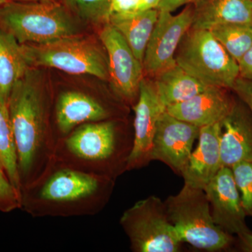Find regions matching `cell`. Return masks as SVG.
Instances as JSON below:
<instances>
[{
	"mask_svg": "<svg viewBox=\"0 0 252 252\" xmlns=\"http://www.w3.org/2000/svg\"><path fill=\"white\" fill-rule=\"evenodd\" d=\"M158 15V9H152L140 12L109 16L108 23L122 34L141 63H143L146 48Z\"/></svg>",
	"mask_w": 252,
	"mask_h": 252,
	"instance_id": "obj_19",
	"label": "cell"
},
{
	"mask_svg": "<svg viewBox=\"0 0 252 252\" xmlns=\"http://www.w3.org/2000/svg\"><path fill=\"white\" fill-rule=\"evenodd\" d=\"M112 0H74L79 15L92 22L108 21Z\"/></svg>",
	"mask_w": 252,
	"mask_h": 252,
	"instance_id": "obj_25",
	"label": "cell"
},
{
	"mask_svg": "<svg viewBox=\"0 0 252 252\" xmlns=\"http://www.w3.org/2000/svg\"><path fill=\"white\" fill-rule=\"evenodd\" d=\"M231 90L246 104L252 114V81L238 77Z\"/></svg>",
	"mask_w": 252,
	"mask_h": 252,
	"instance_id": "obj_28",
	"label": "cell"
},
{
	"mask_svg": "<svg viewBox=\"0 0 252 252\" xmlns=\"http://www.w3.org/2000/svg\"><path fill=\"white\" fill-rule=\"evenodd\" d=\"M133 133L119 119L86 123L56 141L54 160L64 166L117 180L127 172Z\"/></svg>",
	"mask_w": 252,
	"mask_h": 252,
	"instance_id": "obj_3",
	"label": "cell"
},
{
	"mask_svg": "<svg viewBox=\"0 0 252 252\" xmlns=\"http://www.w3.org/2000/svg\"><path fill=\"white\" fill-rule=\"evenodd\" d=\"M0 165H1V167H2V165H1V160H0ZM4 169V168H3Z\"/></svg>",
	"mask_w": 252,
	"mask_h": 252,
	"instance_id": "obj_35",
	"label": "cell"
},
{
	"mask_svg": "<svg viewBox=\"0 0 252 252\" xmlns=\"http://www.w3.org/2000/svg\"><path fill=\"white\" fill-rule=\"evenodd\" d=\"M175 59L178 65L206 86L231 90L239 77L238 63L209 30L190 28Z\"/></svg>",
	"mask_w": 252,
	"mask_h": 252,
	"instance_id": "obj_6",
	"label": "cell"
},
{
	"mask_svg": "<svg viewBox=\"0 0 252 252\" xmlns=\"http://www.w3.org/2000/svg\"><path fill=\"white\" fill-rule=\"evenodd\" d=\"M200 127L177 119L165 111L158 121L152 160H159L182 176Z\"/></svg>",
	"mask_w": 252,
	"mask_h": 252,
	"instance_id": "obj_13",
	"label": "cell"
},
{
	"mask_svg": "<svg viewBox=\"0 0 252 252\" xmlns=\"http://www.w3.org/2000/svg\"><path fill=\"white\" fill-rule=\"evenodd\" d=\"M247 216L252 217V162H237L230 167Z\"/></svg>",
	"mask_w": 252,
	"mask_h": 252,
	"instance_id": "obj_24",
	"label": "cell"
},
{
	"mask_svg": "<svg viewBox=\"0 0 252 252\" xmlns=\"http://www.w3.org/2000/svg\"><path fill=\"white\" fill-rule=\"evenodd\" d=\"M160 1V0H112L110 15L130 14L158 9Z\"/></svg>",
	"mask_w": 252,
	"mask_h": 252,
	"instance_id": "obj_27",
	"label": "cell"
},
{
	"mask_svg": "<svg viewBox=\"0 0 252 252\" xmlns=\"http://www.w3.org/2000/svg\"><path fill=\"white\" fill-rule=\"evenodd\" d=\"M99 39L107 54L109 79L114 94L126 104L135 105L144 78L143 64L110 23L102 28Z\"/></svg>",
	"mask_w": 252,
	"mask_h": 252,
	"instance_id": "obj_10",
	"label": "cell"
},
{
	"mask_svg": "<svg viewBox=\"0 0 252 252\" xmlns=\"http://www.w3.org/2000/svg\"><path fill=\"white\" fill-rule=\"evenodd\" d=\"M133 109V145L127 162V171L142 168L152 161V148L158 121L165 111L154 81L144 77L142 79L138 99Z\"/></svg>",
	"mask_w": 252,
	"mask_h": 252,
	"instance_id": "obj_11",
	"label": "cell"
},
{
	"mask_svg": "<svg viewBox=\"0 0 252 252\" xmlns=\"http://www.w3.org/2000/svg\"><path fill=\"white\" fill-rule=\"evenodd\" d=\"M154 81L158 94L165 108L192 98L210 86L176 64L160 73Z\"/></svg>",
	"mask_w": 252,
	"mask_h": 252,
	"instance_id": "obj_21",
	"label": "cell"
},
{
	"mask_svg": "<svg viewBox=\"0 0 252 252\" xmlns=\"http://www.w3.org/2000/svg\"><path fill=\"white\" fill-rule=\"evenodd\" d=\"M31 68H55L73 75L89 74L109 79L107 54L84 36H66L46 44H23Z\"/></svg>",
	"mask_w": 252,
	"mask_h": 252,
	"instance_id": "obj_7",
	"label": "cell"
},
{
	"mask_svg": "<svg viewBox=\"0 0 252 252\" xmlns=\"http://www.w3.org/2000/svg\"><path fill=\"white\" fill-rule=\"evenodd\" d=\"M0 28L21 44H46L79 31L64 6L47 0L8 1L0 7Z\"/></svg>",
	"mask_w": 252,
	"mask_h": 252,
	"instance_id": "obj_4",
	"label": "cell"
},
{
	"mask_svg": "<svg viewBox=\"0 0 252 252\" xmlns=\"http://www.w3.org/2000/svg\"><path fill=\"white\" fill-rule=\"evenodd\" d=\"M220 159L222 167L252 162V114L242 101L235 99L231 110L222 122Z\"/></svg>",
	"mask_w": 252,
	"mask_h": 252,
	"instance_id": "obj_16",
	"label": "cell"
},
{
	"mask_svg": "<svg viewBox=\"0 0 252 252\" xmlns=\"http://www.w3.org/2000/svg\"><path fill=\"white\" fill-rule=\"evenodd\" d=\"M9 1H10V0H0V7H1V6H3V5H4Z\"/></svg>",
	"mask_w": 252,
	"mask_h": 252,
	"instance_id": "obj_33",
	"label": "cell"
},
{
	"mask_svg": "<svg viewBox=\"0 0 252 252\" xmlns=\"http://www.w3.org/2000/svg\"><path fill=\"white\" fill-rule=\"evenodd\" d=\"M228 89L210 86L192 98L169 106L167 112L199 127L223 122L234 104Z\"/></svg>",
	"mask_w": 252,
	"mask_h": 252,
	"instance_id": "obj_17",
	"label": "cell"
},
{
	"mask_svg": "<svg viewBox=\"0 0 252 252\" xmlns=\"http://www.w3.org/2000/svg\"><path fill=\"white\" fill-rule=\"evenodd\" d=\"M0 160L6 175L20 191L17 157L8 106L1 102H0Z\"/></svg>",
	"mask_w": 252,
	"mask_h": 252,
	"instance_id": "obj_23",
	"label": "cell"
},
{
	"mask_svg": "<svg viewBox=\"0 0 252 252\" xmlns=\"http://www.w3.org/2000/svg\"><path fill=\"white\" fill-rule=\"evenodd\" d=\"M56 141L86 123L117 119V110L94 94L74 89L61 91L53 102Z\"/></svg>",
	"mask_w": 252,
	"mask_h": 252,
	"instance_id": "obj_12",
	"label": "cell"
},
{
	"mask_svg": "<svg viewBox=\"0 0 252 252\" xmlns=\"http://www.w3.org/2000/svg\"><path fill=\"white\" fill-rule=\"evenodd\" d=\"M194 10L195 7L190 4L177 15L159 11L157 22L144 53L142 63L144 74L156 77L177 64L176 52L191 28Z\"/></svg>",
	"mask_w": 252,
	"mask_h": 252,
	"instance_id": "obj_9",
	"label": "cell"
},
{
	"mask_svg": "<svg viewBox=\"0 0 252 252\" xmlns=\"http://www.w3.org/2000/svg\"><path fill=\"white\" fill-rule=\"evenodd\" d=\"M31 68L23 44L0 28V102L8 106L15 84Z\"/></svg>",
	"mask_w": 252,
	"mask_h": 252,
	"instance_id": "obj_20",
	"label": "cell"
},
{
	"mask_svg": "<svg viewBox=\"0 0 252 252\" xmlns=\"http://www.w3.org/2000/svg\"><path fill=\"white\" fill-rule=\"evenodd\" d=\"M239 77L252 81V45L238 61Z\"/></svg>",
	"mask_w": 252,
	"mask_h": 252,
	"instance_id": "obj_29",
	"label": "cell"
},
{
	"mask_svg": "<svg viewBox=\"0 0 252 252\" xmlns=\"http://www.w3.org/2000/svg\"><path fill=\"white\" fill-rule=\"evenodd\" d=\"M21 207V193L0 165V212L9 213Z\"/></svg>",
	"mask_w": 252,
	"mask_h": 252,
	"instance_id": "obj_26",
	"label": "cell"
},
{
	"mask_svg": "<svg viewBox=\"0 0 252 252\" xmlns=\"http://www.w3.org/2000/svg\"><path fill=\"white\" fill-rule=\"evenodd\" d=\"M51 99L31 68L15 84L8 111L17 157L20 192L54 162L56 138L51 124Z\"/></svg>",
	"mask_w": 252,
	"mask_h": 252,
	"instance_id": "obj_1",
	"label": "cell"
},
{
	"mask_svg": "<svg viewBox=\"0 0 252 252\" xmlns=\"http://www.w3.org/2000/svg\"><path fill=\"white\" fill-rule=\"evenodd\" d=\"M240 248L243 252H252V232L245 230L238 235Z\"/></svg>",
	"mask_w": 252,
	"mask_h": 252,
	"instance_id": "obj_31",
	"label": "cell"
},
{
	"mask_svg": "<svg viewBox=\"0 0 252 252\" xmlns=\"http://www.w3.org/2000/svg\"><path fill=\"white\" fill-rule=\"evenodd\" d=\"M120 224L134 252H177L181 241L165 202L155 195L139 200L123 213Z\"/></svg>",
	"mask_w": 252,
	"mask_h": 252,
	"instance_id": "obj_8",
	"label": "cell"
},
{
	"mask_svg": "<svg viewBox=\"0 0 252 252\" xmlns=\"http://www.w3.org/2000/svg\"><path fill=\"white\" fill-rule=\"evenodd\" d=\"M221 132L222 122L200 127L198 146L182 174L185 185L204 190L220 170Z\"/></svg>",
	"mask_w": 252,
	"mask_h": 252,
	"instance_id": "obj_15",
	"label": "cell"
},
{
	"mask_svg": "<svg viewBox=\"0 0 252 252\" xmlns=\"http://www.w3.org/2000/svg\"><path fill=\"white\" fill-rule=\"evenodd\" d=\"M169 220L181 241L198 250L220 251L229 247L233 238L212 218L210 203L203 189L187 185L165 201Z\"/></svg>",
	"mask_w": 252,
	"mask_h": 252,
	"instance_id": "obj_5",
	"label": "cell"
},
{
	"mask_svg": "<svg viewBox=\"0 0 252 252\" xmlns=\"http://www.w3.org/2000/svg\"><path fill=\"white\" fill-rule=\"evenodd\" d=\"M223 24L252 25V0H203L195 5L191 28Z\"/></svg>",
	"mask_w": 252,
	"mask_h": 252,
	"instance_id": "obj_18",
	"label": "cell"
},
{
	"mask_svg": "<svg viewBox=\"0 0 252 252\" xmlns=\"http://www.w3.org/2000/svg\"><path fill=\"white\" fill-rule=\"evenodd\" d=\"M63 2L65 3L68 6H72L74 7V0H61Z\"/></svg>",
	"mask_w": 252,
	"mask_h": 252,
	"instance_id": "obj_32",
	"label": "cell"
},
{
	"mask_svg": "<svg viewBox=\"0 0 252 252\" xmlns=\"http://www.w3.org/2000/svg\"><path fill=\"white\" fill-rule=\"evenodd\" d=\"M115 182L54 160L35 182L21 190V210L33 218L94 216L107 206Z\"/></svg>",
	"mask_w": 252,
	"mask_h": 252,
	"instance_id": "obj_2",
	"label": "cell"
},
{
	"mask_svg": "<svg viewBox=\"0 0 252 252\" xmlns=\"http://www.w3.org/2000/svg\"><path fill=\"white\" fill-rule=\"evenodd\" d=\"M204 191L217 225L229 234L239 235L248 230L245 223L247 215L230 167H220Z\"/></svg>",
	"mask_w": 252,
	"mask_h": 252,
	"instance_id": "obj_14",
	"label": "cell"
},
{
	"mask_svg": "<svg viewBox=\"0 0 252 252\" xmlns=\"http://www.w3.org/2000/svg\"><path fill=\"white\" fill-rule=\"evenodd\" d=\"M203 0H160L158 9L172 12L184 5H197Z\"/></svg>",
	"mask_w": 252,
	"mask_h": 252,
	"instance_id": "obj_30",
	"label": "cell"
},
{
	"mask_svg": "<svg viewBox=\"0 0 252 252\" xmlns=\"http://www.w3.org/2000/svg\"><path fill=\"white\" fill-rule=\"evenodd\" d=\"M10 1H39V0H10Z\"/></svg>",
	"mask_w": 252,
	"mask_h": 252,
	"instance_id": "obj_34",
	"label": "cell"
},
{
	"mask_svg": "<svg viewBox=\"0 0 252 252\" xmlns=\"http://www.w3.org/2000/svg\"><path fill=\"white\" fill-rule=\"evenodd\" d=\"M209 31L237 63L252 45V25H218Z\"/></svg>",
	"mask_w": 252,
	"mask_h": 252,
	"instance_id": "obj_22",
	"label": "cell"
}]
</instances>
